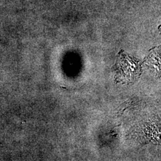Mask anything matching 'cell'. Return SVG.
<instances>
[{
	"instance_id": "obj_1",
	"label": "cell",
	"mask_w": 161,
	"mask_h": 161,
	"mask_svg": "<svg viewBox=\"0 0 161 161\" xmlns=\"http://www.w3.org/2000/svg\"><path fill=\"white\" fill-rule=\"evenodd\" d=\"M114 70L116 81L124 84L134 82L142 74L140 64L125 55H121L118 58Z\"/></svg>"
}]
</instances>
